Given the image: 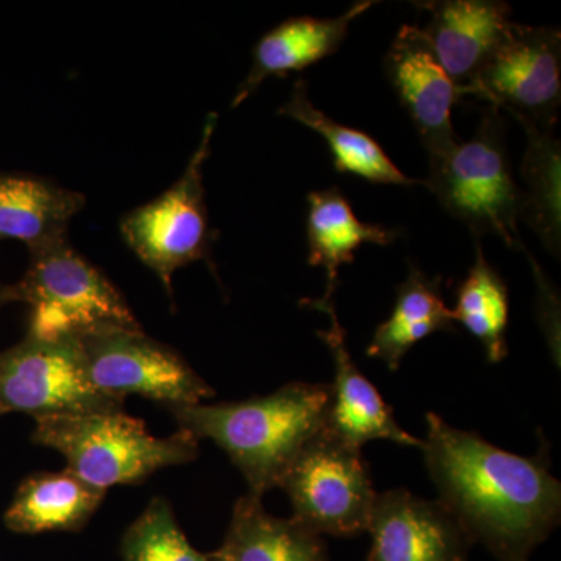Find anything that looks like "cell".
<instances>
[{
  "mask_svg": "<svg viewBox=\"0 0 561 561\" xmlns=\"http://www.w3.org/2000/svg\"><path fill=\"white\" fill-rule=\"evenodd\" d=\"M77 342L88 381L113 400L124 402L136 394L172 411L214 397L208 382L176 351L142 328H102Z\"/></svg>",
  "mask_w": 561,
  "mask_h": 561,
  "instance_id": "cell-7",
  "label": "cell"
},
{
  "mask_svg": "<svg viewBox=\"0 0 561 561\" xmlns=\"http://www.w3.org/2000/svg\"><path fill=\"white\" fill-rule=\"evenodd\" d=\"M217 113L206 117L202 139L183 175L160 197L125 214L121 234L128 249L160 278L172 298V276L192 262L210 261L216 232L209 228L203 169L210 154Z\"/></svg>",
  "mask_w": 561,
  "mask_h": 561,
  "instance_id": "cell-6",
  "label": "cell"
},
{
  "mask_svg": "<svg viewBox=\"0 0 561 561\" xmlns=\"http://www.w3.org/2000/svg\"><path fill=\"white\" fill-rule=\"evenodd\" d=\"M9 302H11L10 286H7V284L0 283V309H2L3 306L9 305Z\"/></svg>",
  "mask_w": 561,
  "mask_h": 561,
  "instance_id": "cell-26",
  "label": "cell"
},
{
  "mask_svg": "<svg viewBox=\"0 0 561 561\" xmlns=\"http://www.w3.org/2000/svg\"><path fill=\"white\" fill-rule=\"evenodd\" d=\"M415 5L430 14L421 32L461 98H467L479 70L513 24L512 7L500 0H437Z\"/></svg>",
  "mask_w": 561,
  "mask_h": 561,
  "instance_id": "cell-14",
  "label": "cell"
},
{
  "mask_svg": "<svg viewBox=\"0 0 561 561\" xmlns=\"http://www.w3.org/2000/svg\"><path fill=\"white\" fill-rule=\"evenodd\" d=\"M280 116L300 122L327 140L335 171L351 173L373 184L413 186L424 181L409 179L367 133L339 124L309 99L308 81L298 79L290 99L278 110Z\"/></svg>",
  "mask_w": 561,
  "mask_h": 561,
  "instance_id": "cell-21",
  "label": "cell"
},
{
  "mask_svg": "<svg viewBox=\"0 0 561 561\" xmlns=\"http://www.w3.org/2000/svg\"><path fill=\"white\" fill-rule=\"evenodd\" d=\"M124 411L84 375L77 339L46 342L25 335L0 351V415L20 412L33 419Z\"/></svg>",
  "mask_w": 561,
  "mask_h": 561,
  "instance_id": "cell-9",
  "label": "cell"
},
{
  "mask_svg": "<svg viewBox=\"0 0 561 561\" xmlns=\"http://www.w3.org/2000/svg\"><path fill=\"white\" fill-rule=\"evenodd\" d=\"M35 423L32 440L60 453L66 470L103 491L146 481L198 456V440L190 432L154 437L142 420L124 411L47 416Z\"/></svg>",
  "mask_w": 561,
  "mask_h": 561,
  "instance_id": "cell-3",
  "label": "cell"
},
{
  "mask_svg": "<svg viewBox=\"0 0 561 561\" xmlns=\"http://www.w3.org/2000/svg\"><path fill=\"white\" fill-rule=\"evenodd\" d=\"M330 383L290 382L265 397L169 411L180 430L208 438L242 472L249 493L278 489L301 449L327 426Z\"/></svg>",
  "mask_w": 561,
  "mask_h": 561,
  "instance_id": "cell-2",
  "label": "cell"
},
{
  "mask_svg": "<svg viewBox=\"0 0 561 561\" xmlns=\"http://www.w3.org/2000/svg\"><path fill=\"white\" fill-rule=\"evenodd\" d=\"M221 561H327L320 535L291 518L265 511L262 497L245 494L232 508L227 537L219 551Z\"/></svg>",
  "mask_w": 561,
  "mask_h": 561,
  "instance_id": "cell-18",
  "label": "cell"
},
{
  "mask_svg": "<svg viewBox=\"0 0 561 561\" xmlns=\"http://www.w3.org/2000/svg\"><path fill=\"white\" fill-rule=\"evenodd\" d=\"M279 489L289 496L295 519L332 537L367 531L378 497L360 449L327 430L301 449Z\"/></svg>",
  "mask_w": 561,
  "mask_h": 561,
  "instance_id": "cell-8",
  "label": "cell"
},
{
  "mask_svg": "<svg viewBox=\"0 0 561 561\" xmlns=\"http://www.w3.org/2000/svg\"><path fill=\"white\" fill-rule=\"evenodd\" d=\"M561 33L513 22L468 95L505 110L518 122L553 130L561 105Z\"/></svg>",
  "mask_w": 561,
  "mask_h": 561,
  "instance_id": "cell-10",
  "label": "cell"
},
{
  "mask_svg": "<svg viewBox=\"0 0 561 561\" xmlns=\"http://www.w3.org/2000/svg\"><path fill=\"white\" fill-rule=\"evenodd\" d=\"M375 0H362L337 18H290L265 33L253 50V65L239 84L231 108H238L271 77H287L331 57L341 49L350 25L367 13Z\"/></svg>",
  "mask_w": 561,
  "mask_h": 561,
  "instance_id": "cell-15",
  "label": "cell"
},
{
  "mask_svg": "<svg viewBox=\"0 0 561 561\" xmlns=\"http://www.w3.org/2000/svg\"><path fill=\"white\" fill-rule=\"evenodd\" d=\"M87 205L80 192L21 172H0V241L14 239L28 251L68 241L70 220Z\"/></svg>",
  "mask_w": 561,
  "mask_h": 561,
  "instance_id": "cell-16",
  "label": "cell"
},
{
  "mask_svg": "<svg viewBox=\"0 0 561 561\" xmlns=\"http://www.w3.org/2000/svg\"><path fill=\"white\" fill-rule=\"evenodd\" d=\"M401 232L383 225L364 224L357 219L348 198L339 187L312 191L308 195V239L309 265L323 267L327 273V290L321 300H332L337 287L339 268L353 264L354 253L364 243L391 245Z\"/></svg>",
  "mask_w": 561,
  "mask_h": 561,
  "instance_id": "cell-17",
  "label": "cell"
},
{
  "mask_svg": "<svg viewBox=\"0 0 561 561\" xmlns=\"http://www.w3.org/2000/svg\"><path fill=\"white\" fill-rule=\"evenodd\" d=\"M208 561H221L219 553L216 552H209L208 553Z\"/></svg>",
  "mask_w": 561,
  "mask_h": 561,
  "instance_id": "cell-27",
  "label": "cell"
},
{
  "mask_svg": "<svg viewBox=\"0 0 561 561\" xmlns=\"http://www.w3.org/2000/svg\"><path fill=\"white\" fill-rule=\"evenodd\" d=\"M28 253L27 272L10 286L11 302L31 308L27 335L54 342L102 328H140L117 287L68 241Z\"/></svg>",
  "mask_w": 561,
  "mask_h": 561,
  "instance_id": "cell-4",
  "label": "cell"
},
{
  "mask_svg": "<svg viewBox=\"0 0 561 561\" xmlns=\"http://www.w3.org/2000/svg\"><path fill=\"white\" fill-rule=\"evenodd\" d=\"M527 135L522 165V220L540 238L552 256L560 257V142L552 130H541L530 122H519Z\"/></svg>",
  "mask_w": 561,
  "mask_h": 561,
  "instance_id": "cell-22",
  "label": "cell"
},
{
  "mask_svg": "<svg viewBox=\"0 0 561 561\" xmlns=\"http://www.w3.org/2000/svg\"><path fill=\"white\" fill-rule=\"evenodd\" d=\"M442 331H456L453 311L443 301L442 278H430L411 265L408 278L397 289L393 311L373 334L367 356L382 360L390 371H397L415 343Z\"/></svg>",
  "mask_w": 561,
  "mask_h": 561,
  "instance_id": "cell-20",
  "label": "cell"
},
{
  "mask_svg": "<svg viewBox=\"0 0 561 561\" xmlns=\"http://www.w3.org/2000/svg\"><path fill=\"white\" fill-rule=\"evenodd\" d=\"M105 493L69 470L38 472L21 483L3 523L16 534L80 530L101 507Z\"/></svg>",
  "mask_w": 561,
  "mask_h": 561,
  "instance_id": "cell-19",
  "label": "cell"
},
{
  "mask_svg": "<svg viewBox=\"0 0 561 561\" xmlns=\"http://www.w3.org/2000/svg\"><path fill=\"white\" fill-rule=\"evenodd\" d=\"M424 186L476 239L494 234L513 250H526L518 231L523 191L513 176L501 110L490 106L474 136L431 168Z\"/></svg>",
  "mask_w": 561,
  "mask_h": 561,
  "instance_id": "cell-5",
  "label": "cell"
},
{
  "mask_svg": "<svg viewBox=\"0 0 561 561\" xmlns=\"http://www.w3.org/2000/svg\"><path fill=\"white\" fill-rule=\"evenodd\" d=\"M124 561H208L197 551L176 523L171 504L157 497L125 531L122 541Z\"/></svg>",
  "mask_w": 561,
  "mask_h": 561,
  "instance_id": "cell-24",
  "label": "cell"
},
{
  "mask_svg": "<svg viewBox=\"0 0 561 561\" xmlns=\"http://www.w3.org/2000/svg\"><path fill=\"white\" fill-rule=\"evenodd\" d=\"M302 305L327 313L331 320L327 331H317L334 359V382L330 386L331 398L324 430L359 449L371 440H390L400 446L423 448V440L402 430L381 393L354 364L346 343V331L339 321L334 302L319 298L305 300Z\"/></svg>",
  "mask_w": 561,
  "mask_h": 561,
  "instance_id": "cell-13",
  "label": "cell"
},
{
  "mask_svg": "<svg viewBox=\"0 0 561 561\" xmlns=\"http://www.w3.org/2000/svg\"><path fill=\"white\" fill-rule=\"evenodd\" d=\"M424 461L438 502L472 542L502 561H526L559 523L561 485L548 443L534 457L504 451L427 413Z\"/></svg>",
  "mask_w": 561,
  "mask_h": 561,
  "instance_id": "cell-1",
  "label": "cell"
},
{
  "mask_svg": "<svg viewBox=\"0 0 561 561\" xmlns=\"http://www.w3.org/2000/svg\"><path fill=\"white\" fill-rule=\"evenodd\" d=\"M367 531L368 561H467L472 542L440 502L402 489L378 494Z\"/></svg>",
  "mask_w": 561,
  "mask_h": 561,
  "instance_id": "cell-12",
  "label": "cell"
},
{
  "mask_svg": "<svg viewBox=\"0 0 561 561\" xmlns=\"http://www.w3.org/2000/svg\"><path fill=\"white\" fill-rule=\"evenodd\" d=\"M382 65L390 87L430 154V168H435L461 142L451 121L454 106L463 99L460 91L416 25H402Z\"/></svg>",
  "mask_w": 561,
  "mask_h": 561,
  "instance_id": "cell-11",
  "label": "cell"
},
{
  "mask_svg": "<svg viewBox=\"0 0 561 561\" xmlns=\"http://www.w3.org/2000/svg\"><path fill=\"white\" fill-rule=\"evenodd\" d=\"M453 319L482 343L486 359L497 364L507 357L508 290L507 284L494 271L476 245L474 264L457 290Z\"/></svg>",
  "mask_w": 561,
  "mask_h": 561,
  "instance_id": "cell-23",
  "label": "cell"
},
{
  "mask_svg": "<svg viewBox=\"0 0 561 561\" xmlns=\"http://www.w3.org/2000/svg\"><path fill=\"white\" fill-rule=\"evenodd\" d=\"M527 260L531 264V271H534L535 280H537L538 289V309H540V321L542 331H545L546 339H548L549 345H551L552 354L559 360L560 356V308H559V295H557L556 287L551 283V279L546 276V273L541 271L538 262L535 261L534 254L529 253V250H524Z\"/></svg>",
  "mask_w": 561,
  "mask_h": 561,
  "instance_id": "cell-25",
  "label": "cell"
}]
</instances>
